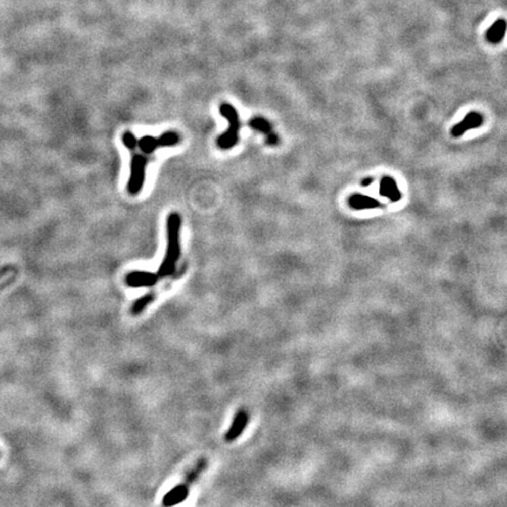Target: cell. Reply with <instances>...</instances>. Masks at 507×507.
Masks as SVG:
<instances>
[{
	"label": "cell",
	"mask_w": 507,
	"mask_h": 507,
	"mask_svg": "<svg viewBox=\"0 0 507 507\" xmlns=\"http://www.w3.org/2000/svg\"><path fill=\"white\" fill-rule=\"evenodd\" d=\"M180 232H181V216L177 213H170L167 216L166 221V236H167V248L165 257L162 263L160 265L156 275L159 279H166L173 275L176 263L181 255V244H180Z\"/></svg>",
	"instance_id": "cell-1"
},
{
	"label": "cell",
	"mask_w": 507,
	"mask_h": 507,
	"mask_svg": "<svg viewBox=\"0 0 507 507\" xmlns=\"http://www.w3.org/2000/svg\"><path fill=\"white\" fill-rule=\"evenodd\" d=\"M220 113L224 119L228 120L229 127L222 135L217 139V146L221 149H231L239 142V132H240V119L239 113L236 108L233 107L231 104H222L220 106Z\"/></svg>",
	"instance_id": "cell-2"
},
{
	"label": "cell",
	"mask_w": 507,
	"mask_h": 507,
	"mask_svg": "<svg viewBox=\"0 0 507 507\" xmlns=\"http://www.w3.org/2000/svg\"><path fill=\"white\" fill-rule=\"evenodd\" d=\"M147 163L148 159L142 154H134L130 160V174L127 183V191L130 195H137L144 188Z\"/></svg>",
	"instance_id": "cell-3"
},
{
	"label": "cell",
	"mask_w": 507,
	"mask_h": 507,
	"mask_svg": "<svg viewBox=\"0 0 507 507\" xmlns=\"http://www.w3.org/2000/svg\"><path fill=\"white\" fill-rule=\"evenodd\" d=\"M248 423H249V413L244 408H241L233 418L232 425L229 426L224 435V440L227 443H233V441L239 439L248 426Z\"/></svg>",
	"instance_id": "cell-4"
},
{
	"label": "cell",
	"mask_w": 507,
	"mask_h": 507,
	"mask_svg": "<svg viewBox=\"0 0 507 507\" xmlns=\"http://www.w3.org/2000/svg\"><path fill=\"white\" fill-rule=\"evenodd\" d=\"M189 493H191V485L183 481V483L176 485L170 491L167 492L162 499V505L163 507H173L180 505L187 500Z\"/></svg>",
	"instance_id": "cell-5"
},
{
	"label": "cell",
	"mask_w": 507,
	"mask_h": 507,
	"mask_svg": "<svg viewBox=\"0 0 507 507\" xmlns=\"http://www.w3.org/2000/svg\"><path fill=\"white\" fill-rule=\"evenodd\" d=\"M159 276L149 271H132L126 276V284L132 288H149L159 282Z\"/></svg>",
	"instance_id": "cell-6"
},
{
	"label": "cell",
	"mask_w": 507,
	"mask_h": 507,
	"mask_svg": "<svg viewBox=\"0 0 507 507\" xmlns=\"http://www.w3.org/2000/svg\"><path fill=\"white\" fill-rule=\"evenodd\" d=\"M483 122H484V119H483V115H481L480 113L471 112V113H469V114L466 115L460 122L457 123L455 126H453V128L451 129V134L454 137L462 136L463 134H464L465 132H468L469 129H473V128H478V127H480L481 125H483Z\"/></svg>",
	"instance_id": "cell-7"
},
{
	"label": "cell",
	"mask_w": 507,
	"mask_h": 507,
	"mask_svg": "<svg viewBox=\"0 0 507 507\" xmlns=\"http://www.w3.org/2000/svg\"><path fill=\"white\" fill-rule=\"evenodd\" d=\"M379 194L384 196V198H388L390 201L392 202H397L402 199V194H400L398 186H397V182L395 181V178H392L391 176L382 177L381 187H379Z\"/></svg>",
	"instance_id": "cell-8"
},
{
	"label": "cell",
	"mask_w": 507,
	"mask_h": 507,
	"mask_svg": "<svg viewBox=\"0 0 507 507\" xmlns=\"http://www.w3.org/2000/svg\"><path fill=\"white\" fill-rule=\"evenodd\" d=\"M349 206L352 209L364 210V209H375L382 206L378 200H376L371 196L363 195V194H353L349 199Z\"/></svg>",
	"instance_id": "cell-9"
},
{
	"label": "cell",
	"mask_w": 507,
	"mask_h": 507,
	"mask_svg": "<svg viewBox=\"0 0 507 507\" xmlns=\"http://www.w3.org/2000/svg\"><path fill=\"white\" fill-rule=\"evenodd\" d=\"M506 33V21L504 19H499L488 28L486 33V39L491 43L500 42Z\"/></svg>",
	"instance_id": "cell-10"
},
{
	"label": "cell",
	"mask_w": 507,
	"mask_h": 507,
	"mask_svg": "<svg viewBox=\"0 0 507 507\" xmlns=\"http://www.w3.org/2000/svg\"><path fill=\"white\" fill-rule=\"evenodd\" d=\"M154 300H155L154 293H148L144 295V296L139 297L137 300L134 302L133 305L130 306V313H132L133 316L141 315V313L145 311V309L147 308L149 304L153 303V301Z\"/></svg>",
	"instance_id": "cell-11"
},
{
	"label": "cell",
	"mask_w": 507,
	"mask_h": 507,
	"mask_svg": "<svg viewBox=\"0 0 507 507\" xmlns=\"http://www.w3.org/2000/svg\"><path fill=\"white\" fill-rule=\"evenodd\" d=\"M137 146L142 153H145V154H152V153H154L156 149L159 148L158 137L146 135L144 137H141L140 140H137Z\"/></svg>",
	"instance_id": "cell-12"
},
{
	"label": "cell",
	"mask_w": 507,
	"mask_h": 507,
	"mask_svg": "<svg viewBox=\"0 0 507 507\" xmlns=\"http://www.w3.org/2000/svg\"><path fill=\"white\" fill-rule=\"evenodd\" d=\"M249 126L253 129L257 130V132H260L262 134H265V135H268V134H270L271 132H273L272 127L270 125V122H269L267 119L260 118V116L251 119L250 121H249Z\"/></svg>",
	"instance_id": "cell-13"
},
{
	"label": "cell",
	"mask_w": 507,
	"mask_h": 507,
	"mask_svg": "<svg viewBox=\"0 0 507 507\" xmlns=\"http://www.w3.org/2000/svg\"><path fill=\"white\" fill-rule=\"evenodd\" d=\"M159 147H171L180 142V135L174 130H167L158 137Z\"/></svg>",
	"instance_id": "cell-14"
},
{
	"label": "cell",
	"mask_w": 507,
	"mask_h": 507,
	"mask_svg": "<svg viewBox=\"0 0 507 507\" xmlns=\"http://www.w3.org/2000/svg\"><path fill=\"white\" fill-rule=\"evenodd\" d=\"M122 142L127 148L134 151L137 147V139L132 132H125L122 135Z\"/></svg>",
	"instance_id": "cell-15"
},
{
	"label": "cell",
	"mask_w": 507,
	"mask_h": 507,
	"mask_svg": "<svg viewBox=\"0 0 507 507\" xmlns=\"http://www.w3.org/2000/svg\"><path fill=\"white\" fill-rule=\"evenodd\" d=\"M265 142L269 146H276V145H279V142H280V139H279V135H277L276 133H273L271 132L270 134H268L267 135V139H265Z\"/></svg>",
	"instance_id": "cell-16"
},
{
	"label": "cell",
	"mask_w": 507,
	"mask_h": 507,
	"mask_svg": "<svg viewBox=\"0 0 507 507\" xmlns=\"http://www.w3.org/2000/svg\"><path fill=\"white\" fill-rule=\"evenodd\" d=\"M372 181H374V178H372V177H367V178H365V180H363L362 185L364 186V187H365V186H369V185H371V183H372Z\"/></svg>",
	"instance_id": "cell-17"
}]
</instances>
